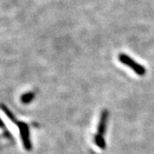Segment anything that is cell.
<instances>
[{
    "instance_id": "6da1fadb",
    "label": "cell",
    "mask_w": 154,
    "mask_h": 154,
    "mask_svg": "<svg viewBox=\"0 0 154 154\" xmlns=\"http://www.w3.org/2000/svg\"><path fill=\"white\" fill-rule=\"evenodd\" d=\"M0 108L5 113V115L11 119V122H13L17 125V128H18L19 131H20L21 137H22V144H23V146H24L25 150L31 151L32 150V142H31V140H30L29 127H28V124L26 122H24L17 120V118H16V116L13 115V113L5 105L1 104L0 105Z\"/></svg>"
},
{
    "instance_id": "7a4b0ae2",
    "label": "cell",
    "mask_w": 154,
    "mask_h": 154,
    "mask_svg": "<svg viewBox=\"0 0 154 154\" xmlns=\"http://www.w3.org/2000/svg\"><path fill=\"white\" fill-rule=\"evenodd\" d=\"M109 117V112L107 110H103L100 115L97 133L94 135V143L96 144L100 149L105 150L106 147V143L105 140V134L107 128V122Z\"/></svg>"
},
{
    "instance_id": "3957f363",
    "label": "cell",
    "mask_w": 154,
    "mask_h": 154,
    "mask_svg": "<svg viewBox=\"0 0 154 154\" xmlns=\"http://www.w3.org/2000/svg\"><path fill=\"white\" fill-rule=\"evenodd\" d=\"M118 59H119V61L121 62L122 63H123L126 66L132 69L134 72L135 74H137L138 75L142 76V75H146V69H145V67H143L140 63H138L137 62H135L134 59H132L129 56L121 53L118 56Z\"/></svg>"
},
{
    "instance_id": "277c9868",
    "label": "cell",
    "mask_w": 154,
    "mask_h": 154,
    "mask_svg": "<svg viewBox=\"0 0 154 154\" xmlns=\"http://www.w3.org/2000/svg\"><path fill=\"white\" fill-rule=\"evenodd\" d=\"M35 97V93L33 92H28L26 94H22L21 97V100L23 104H29Z\"/></svg>"
}]
</instances>
